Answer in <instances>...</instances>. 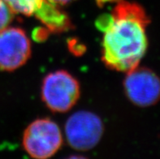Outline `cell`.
I'll use <instances>...</instances> for the list:
<instances>
[{
    "instance_id": "obj_1",
    "label": "cell",
    "mask_w": 160,
    "mask_h": 159,
    "mask_svg": "<svg viewBox=\"0 0 160 159\" xmlns=\"http://www.w3.org/2000/svg\"><path fill=\"white\" fill-rule=\"evenodd\" d=\"M115 2L111 14L100 16L96 23L103 32L102 60L108 68L127 73L139 65L147 51L146 28L150 20L140 4Z\"/></svg>"
},
{
    "instance_id": "obj_6",
    "label": "cell",
    "mask_w": 160,
    "mask_h": 159,
    "mask_svg": "<svg viewBox=\"0 0 160 159\" xmlns=\"http://www.w3.org/2000/svg\"><path fill=\"white\" fill-rule=\"evenodd\" d=\"M30 55V41L22 28L8 26L0 31L1 70H16L28 60Z\"/></svg>"
},
{
    "instance_id": "obj_2",
    "label": "cell",
    "mask_w": 160,
    "mask_h": 159,
    "mask_svg": "<svg viewBox=\"0 0 160 159\" xmlns=\"http://www.w3.org/2000/svg\"><path fill=\"white\" fill-rule=\"evenodd\" d=\"M80 94L79 82L67 71H55L47 75L42 81V100L53 112L70 111L78 101Z\"/></svg>"
},
{
    "instance_id": "obj_10",
    "label": "cell",
    "mask_w": 160,
    "mask_h": 159,
    "mask_svg": "<svg viewBox=\"0 0 160 159\" xmlns=\"http://www.w3.org/2000/svg\"><path fill=\"white\" fill-rule=\"evenodd\" d=\"M116 0H96V2H97L98 5L99 7H102V5L104 4L108 3V2H116Z\"/></svg>"
},
{
    "instance_id": "obj_3",
    "label": "cell",
    "mask_w": 160,
    "mask_h": 159,
    "mask_svg": "<svg viewBox=\"0 0 160 159\" xmlns=\"http://www.w3.org/2000/svg\"><path fill=\"white\" fill-rule=\"evenodd\" d=\"M23 147L32 157H52L62 146L63 137L59 126L50 119H38L24 130Z\"/></svg>"
},
{
    "instance_id": "obj_9",
    "label": "cell",
    "mask_w": 160,
    "mask_h": 159,
    "mask_svg": "<svg viewBox=\"0 0 160 159\" xmlns=\"http://www.w3.org/2000/svg\"><path fill=\"white\" fill-rule=\"evenodd\" d=\"M49 1H51L57 5H59V6H63V5H66V4L71 2L73 0H49Z\"/></svg>"
},
{
    "instance_id": "obj_8",
    "label": "cell",
    "mask_w": 160,
    "mask_h": 159,
    "mask_svg": "<svg viewBox=\"0 0 160 159\" xmlns=\"http://www.w3.org/2000/svg\"><path fill=\"white\" fill-rule=\"evenodd\" d=\"M14 14L8 3L3 0H0V31L9 26L14 19Z\"/></svg>"
},
{
    "instance_id": "obj_4",
    "label": "cell",
    "mask_w": 160,
    "mask_h": 159,
    "mask_svg": "<svg viewBox=\"0 0 160 159\" xmlns=\"http://www.w3.org/2000/svg\"><path fill=\"white\" fill-rule=\"evenodd\" d=\"M104 126L96 114L81 111L68 119L65 133L68 143L73 149L86 151L98 144L103 135Z\"/></svg>"
},
{
    "instance_id": "obj_7",
    "label": "cell",
    "mask_w": 160,
    "mask_h": 159,
    "mask_svg": "<svg viewBox=\"0 0 160 159\" xmlns=\"http://www.w3.org/2000/svg\"><path fill=\"white\" fill-rule=\"evenodd\" d=\"M15 14L35 16L42 22L59 5L49 0H3Z\"/></svg>"
},
{
    "instance_id": "obj_5",
    "label": "cell",
    "mask_w": 160,
    "mask_h": 159,
    "mask_svg": "<svg viewBox=\"0 0 160 159\" xmlns=\"http://www.w3.org/2000/svg\"><path fill=\"white\" fill-rule=\"evenodd\" d=\"M124 89L127 97L134 105L151 107L160 100V77L151 69L138 66L127 72Z\"/></svg>"
}]
</instances>
